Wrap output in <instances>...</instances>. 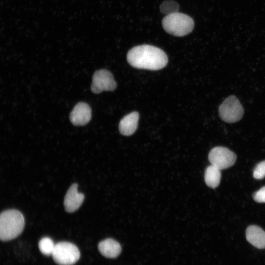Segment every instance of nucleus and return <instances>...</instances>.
<instances>
[{
  "label": "nucleus",
  "mask_w": 265,
  "mask_h": 265,
  "mask_svg": "<svg viewBox=\"0 0 265 265\" xmlns=\"http://www.w3.org/2000/svg\"><path fill=\"white\" fill-rule=\"evenodd\" d=\"M209 159L212 165L221 170L233 166L236 161L237 156L227 148L218 146L211 150Z\"/></svg>",
  "instance_id": "423d86ee"
},
{
  "label": "nucleus",
  "mask_w": 265,
  "mask_h": 265,
  "mask_svg": "<svg viewBox=\"0 0 265 265\" xmlns=\"http://www.w3.org/2000/svg\"><path fill=\"white\" fill-rule=\"evenodd\" d=\"M52 257L54 261L59 265H72L80 259V252L73 243L61 241L55 244Z\"/></svg>",
  "instance_id": "20e7f679"
},
{
  "label": "nucleus",
  "mask_w": 265,
  "mask_h": 265,
  "mask_svg": "<svg viewBox=\"0 0 265 265\" xmlns=\"http://www.w3.org/2000/svg\"><path fill=\"white\" fill-rule=\"evenodd\" d=\"M218 113L222 120L226 123H233L242 118L244 109L238 98L231 95L220 105Z\"/></svg>",
  "instance_id": "39448f33"
},
{
  "label": "nucleus",
  "mask_w": 265,
  "mask_h": 265,
  "mask_svg": "<svg viewBox=\"0 0 265 265\" xmlns=\"http://www.w3.org/2000/svg\"><path fill=\"white\" fill-rule=\"evenodd\" d=\"M98 249L104 256L108 258H115L120 254L121 246L114 239L107 238L99 243Z\"/></svg>",
  "instance_id": "f8f14e48"
},
{
  "label": "nucleus",
  "mask_w": 265,
  "mask_h": 265,
  "mask_svg": "<svg viewBox=\"0 0 265 265\" xmlns=\"http://www.w3.org/2000/svg\"><path fill=\"white\" fill-rule=\"evenodd\" d=\"M221 176L220 170L211 164L206 168L204 178L207 185L214 188L218 186Z\"/></svg>",
  "instance_id": "ddd939ff"
},
{
  "label": "nucleus",
  "mask_w": 265,
  "mask_h": 265,
  "mask_svg": "<svg viewBox=\"0 0 265 265\" xmlns=\"http://www.w3.org/2000/svg\"><path fill=\"white\" fill-rule=\"evenodd\" d=\"M71 123L76 126H83L89 122L91 118V109L85 103L77 104L70 114Z\"/></svg>",
  "instance_id": "6e6552de"
},
{
  "label": "nucleus",
  "mask_w": 265,
  "mask_h": 265,
  "mask_svg": "<svg viewBox=\"0 0 265 265\" xmlns=\"http://www.w3.org/2000/svg\"><path fill=\"white\" fill-rule=\"evenodd\" d=\"M25 226L23 214L16 210H8L0 214V239H14L22 232Z\"/></svg>",
  "instance_id": "f03ea898"
},
{
  "label": "nucleus",
  "mask_w": 265,
  "mask_h": 265,
  "mask_svg": "<svg viewBox=\"0 0 265 265\" xmlns=\"http://www.w3.org/2000/svg\"><path fill=\"white\" fill-rule=\"evenodd\" d=\"M178 4L174 0H165L160 5V11L166 15L178 12Z\"/></svg>",
  "instance_id": "2eb2a0df"
},
{
  "label": "nucleus",
  "mask_w": 265,
  "mask_h": 265,
  "mask_svg": "<svg viewBox=\"0 0 265 265\" xmlns=\"http://www.w3.org/2000/svg\"><path fill=\"white\" fill-rule=\"evenodd\" d=\"M84 198V195L78 191V185H72L65 196L64 205L65 210L68 212H75L81 205Z\"/></svg>",
  "instance_id": "1a4fd4ad"
},
{
  "label": "nucleus",
  "mask_w": 265,
  "mask_h": 265,
  "mask_svg": "<svg viewBox=\"0 0 265 265\" xmlns=\"http://www.w3.org/2000/svg\"><path fill=\"white\" fill-rule=\"evenodd\" d=\"M253 177L258 180L263 179L265 177V160L257 164L253 173Z\"/></svg>",
  "instance_id": "dca6fc26"
},
{
  "label": "nucleus",
  "mask_w": 265,
  "mask_h": 265,
  "mask_svg": "<svg viewBox=\"0 0 265 265\" xmlns=\"http://www.w3.org/2000/svg\"><path fill=\"white\" fill-rule=\"evenodd\" d=\"M139 120V113L133 111L124 116L120 121L119 130L124 135L129 136L136 131Z\"/></svg>",
  "instance_id": "9d476101"
},
{
  "label": "nucleus",
  "mask_w": 265,
  "mask_h": 265,
  "mask_svg": "<svg viewBox=\"0 0 265 265\" xmlns=\"http://www.w3.org/2000/svg\"><path fill=\"white\" fill-rule=\"evenodd\" d=\"M127 58L133 67L150 70H160L168 62L167 55L164 51L149 45L132 48L128 52Z\"/></svg>",
  "instance_id": "f257e3e1"
},
{
  "label": "nucleus",
  "mask_w": 265,
  "mask_h": 265,
  "mask_svg": "<svg viewBox=\"0 0 265 265\" xmlns=\"http://www.w3.org/2000/svg\"><path fill=\"white\" fill-rule=\"evenodd\" d=\"M246 237L248 241L255 247L265 248V232L260 227L249 226L246 231Z\"/></svg>",
  "instance_id": "9b49d317"
},
{
  "label": "nucleus",
  "mask_w": 265,
  "mask_h": 265,
  "mask_svg": "<svg viewBox=\"0 0 265 265\" xmlns=\"http://www.w3.org/2000/svg\"><path fill=\"white\" fill-rule=\"evenodd\" d=\"M164 29L176 36H183L189 34L194 27L191 18L183 13L176 12L166 15L162 21Z\"/></svg>",
  "instance_id": "7ed1b4c3"
},
{
  "label": "nucleus",
  "mask_w": 265,
  "mask_h": 265,
  "mask_svg": "<svg viewBox=\"0 0 265 265\" xmlns=\"http://www.w3.org/2000/svg\"><path fill=\"white\" fill-rule=\"evenodd\" d=\"M55 245L53 240L49 237L41 238L38 243L41 252L46 256L52 255Z\"/></svg>",
  "instance_id": "4468645a"
},
{
  "label": "nucleus",
  "mask_w": 265,
  "mask_h": 265,
  "mask_svg": "<svg viewBox=\"0 0 265 265\" xmlns=\"http://www.w3.org/2000/svg\"><path fill=\"white\" fill-rule=\"evenodd\" d=\"M116 88V83L112 74L105 69L96 71L92 78L91 91L100 93L103 91H113Z\"/></svg>",
  "instance_id": "0eeeda50"
},
{
  "label": "nucleus",
  "mask_w": 265,
  "mask_h": 265,
  "mask_svg": "<svg viewBox=\"0 0 265 265\" xmlns=\"http://www.w3.org/2000/svg\"><path fill=\"white\" fill-rule=\"evenodd\" d=\"M254 200L258 203H265V186L253 194Z\"/></svg>",
  "instance_id": "f3484780"
}]
</instances>
